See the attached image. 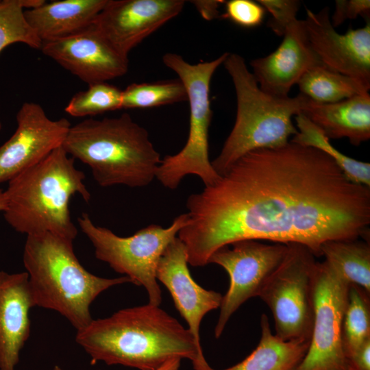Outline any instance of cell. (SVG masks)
Returning a JSON list of instances; mask_svg holds the SVG:
<instances>
[{"label":"cell","instance_id":"7","mask_svg":"<svg viewBox=\"0 0 370 370\" xmlns=\"http://www.w3.org/2000/svg\"><path fill=\"white\" fill-rule=\"evenodd\" d=\"M228 52L213 60L190 64L180 55L166 53L163 63L174 71L184 84L189 103V130L184 147L174 155L165 156L158 166L156 179L166 188L175 190L184 177L198 176L205 186L214 184L221 177L209 158V127L212 117L210 86L217 68Z\"/></svg>","mask_w":370,"mask_h":370},{"label":"cell","instance_id":"19","mask_svg":"<svg viewBox=\"0 0 370 370\" xmlns=\"http://www.w3.org/2000/svg\"><path fill=\"white\" fill-rule=\"evenodd\" d=\"M301 113L330 139L347 138L351 144L359 146L370 138L369 92L331 103L309 99Z\"/></svg>","mask_w":370,"mask_h":370},{"label":"cell","instance_id":"13","mask_svg":"<svg viewBox=\"0 0 370 370\" xmlns=\"http://www.w3.org/2000/svg\"><path fill=\"white\" fill-rule=\"evenodd\" d=\"M184 0H108L94 25L121 55L177 16Z\"/></svg>","mask_w":370,"mask_h":370},{"label":"cell","instance_id":"12","mask_svg":"<svg viewBox=\"0 0 370 370\" xmlns=\"http://www.w3.org/2000/svg\"><path fill=\"white\" fill-rule=\"evenodd\" d=\"M17 127L0 147V183L8 182L62 147L71 126L69 120H52L35 102H24L16 114Z\"/></svg>","mask_w":370,"mask_h":370},{"label":"cell","instance_id":"25","mask_svg":"<svg viewBox=\"0 0 370 370\" xmlns=\"http://www.w3.org/2000/svg\"><path fill=\"white\" fill-rule=\"evenodd\" d=\"M370 294L349 284L342 323V341L347 358L370 340Z\"/></svg>","mask_w":370,"mask_h":370},{"label":"cell","instance_id":"8","mask_svg":"<svg viewBox=\"0 0 370 370\" xmlns=\"http://www.w3.org/2000/svg\"><path fill=\"white\" fill-rule=\"evenodd\" d=\"M77 221L91 242L95 257L129 278L132 283L143 286L147 293L149 304L159 306L162 294L156 278L158 263L169 243L187 224V214L175 217L167 227L151 224L126 237L95 225L85 212Z\"/></svg>","mask_w":370,"mask_h":370},{"label":"cell","instance_id":"34","mask_svg":"<svg viewBox=\"0 0 370 370\" xmlns=\"http://www.w3.org/2000/svg\"><path fill=\"white\" fill-rule=\"evenodd\" d=\"M180 358H173L158 368L157 370H179L181 363Z\"/></svg>","mask_w":370,"mask_h":370},{"label":"cell","instance_id":"35","mask_svg":"<svg viewBox=\"0 0 370 370\" xmlns=\"http://www.w3.org/2000/svg\"><path fill=\"white\" fill-rule=\"evenodd\" d=\"M6 207V201L4 190L0 188V212H3Z\"/></svg>","mask_w":370,"mask_h":370},{"label":"cell","instance_id":"4","mask_svg":"<svg viewBox=\"0 0 370 370\" xmlns=\"http://www.w3.org/2000/svg\"><path fill=\"white\" fill-rule=\"evenodd\" d=\"M62 147L90 167L101 187L147 186L156 178L161 161L147 130L126 113L71 125Z\"/></svg>","mask_w":370,"mask_h":370},{"label":"cell","instance_id":"10","mask_svg":"<svg viewBox=\"0 0 370 370\" xmlns=\"http://www.w3.org/2000/svg\"><path fill=\"white\" fill-rule=\"evenodd\" d=\"M349 287L327 262H317L311 338L304 358L294 370H349L342 341Z\"/></svg>","mask_w":370,"mask_h":370},{"label":"cell","instance_id":"21","mask_svg":"<svg viewBox=\"0 0 370 370\" xmlns=\"http://www.w3.org/2000/svg\"><path fill=\"white\" fill-rule=\"evenodd\" d=\"M261 338L256 348L243 360L223 370H294L304 358L310 341H284L273 334L269 318H260Z\"/></svg>","mask_w":370,"mask_h":370},{"label":"cell","instance_id":"11","mask_svg":"<svg viewBox=\"0 0 370 370\" xmlns=\"http://www.w3.org/2000/svg\"><path fill=\"white\" fill-rule=\"evenodd\" d=\"M214 252L209 263L219 265L227 273L230 284L223 296L214 328L219 338L232 315L249 299L258 297L267 280L283 260L287 245L265 244L256 240H243Z\"/></svg>","mask_w":370,"mask_h":370},{"label":"cell","instance_id":"20","mask_svg":"<svg viewBox=\"0 0 370 370\" xmlns=\"http://www.w3.org/2000/svg\"><path fill=\"white\" fill-rule=\"evenodd\" d=\"M108 0H62L25 10V17L42 42L64 38L92 25Z\"/></svg>","mask_w":370,"mask_h":370},{"label":"cell","instance_id":"26","mask_svg":"<svg viewBox=\"0 0 370 370\" xmlns=\"http://www.w3.org/2000/svg\"><path fill=\"white\" fill-rule=\"evenodd\" d=\"M42 3V0H0V53L16 42L40 49L42 41L28 24L24 11ZM1 129L0 121V131Z\"/></svg>","mask_w":370,"mask_h":370},{"label":"cell","instance_id":"27","mask_svg":"<svg viewBox=\"0 0 370 370\" xmlns=\"http://www.w3.org/2000/svg\"><path fill=\"white\" fill-rule=\"evenodd\" d=\"M187 101L186 88L180 79L133 83L122 90V108H151Z\"/></svg>","mask_w":370,"mask_h":370},{"label":"cell","instance_id":"1","mask_svg":"<svg viewBox=\"0 0 370 370\" xmlns=\"http://www.w3.org/2000/svg\"><path fill=\"white\" fill-rule=\"evenodd\" d=\"M186 206L177 237L193 267L243 240L301 244L320 257L326 241L369 235L370 187L349 180L322 151L290 140L247 153Z\"/></svg>","mask_w":370,"mask_h":370},{"label":"cell","instance_id":"18","mask_svg":"<svg viewBox=\"0 0 370 370\" xmlns=\"http://www.w3.org/2000/svg\"><path fill=\"white\" fill-rule=\"evenodd\" d=\"M27 272L0 271V370H14L30 335L35 307Z\"/></svg>","mask_w":370,"mask_h":370},{"label":"cell","instance_id":"15","mask_svg":"<svg viewBox=\"0 0 370 370\" xmlns=\"http://www.w3.org/2000/svg\"><path fill=\"white\" fill-rule=\"evenodd\" d=\"M306 29L312 49L330 69L356 78L370 87V23L338 33L330 9L314 12L306 8Z\"/></svg>","mask_w":370,"mask_h":370},{"label":"cell","instance_id":"32","mask_svg":"<svg viewBox=\"0 0 370 370\" xmlns=\"http://www.w3.org/2000/svg\"><path fill=\"white\" fill-rule=\"evenodd\" d=\"M347 360L349 370H370V340L351 354Z\"/></svg>","mask_w":370,"mask_h":370},{"label":"cell","instance_id":"17","mask_svg":"<svg viewBox=\"0 0 370 370\" xmlns=\"http://www.w3.org/2000/svg\"><path fill=\"white\" fill-rule=\"evenodd\" d=\"M185 245L177 236L167 246L156 269V278L169 291L175 308L186 321L196 344L201 345L199 328L204 317L210 311L220 308L223 295L206 290L191 277L188 267Z\"/></svg>","mask_w":370,"mask_h":370},{"label":"cell","instance_id":"22","mask_svg":"<svg viewBox=\"0 0 370 370\" xmlns=\"http://www.w3.org/2000/svg\"><path fill=\"white\" fill-rule=\"evenodd\" d=\"M321 256L347 283L370 294V245L357 239L332 240L321 247Z\"/></svg>","mask_w":370,"mask_h":370},{"label":"cell","instance_id":"14","mask_svg":"<svg viewBox=\"0 0 370 370\" xmlns=\"http://www.w3.org/2000/svg\"><path fill=\"white\" fill-rule=\"evenodd\" d=\"M40 50L88 85L121 77L128 57L116 51L94 24L74 34L42 42Z\"/></svg>","mask_w":370,"mask_h":370},{"label":"cell","instance_id":"24","mask_svg":"<svg viewBox=\"0 0 370 370\" xmlns=\"http://www.w3.org/2000/svg\"><path fill=\"white\" fill-rule=\"evenodd\" d=\"M294 118L297 132L290 141L322 151L335 162L349 180L370 187V163L341 153L323 132L303 114L299 113Z\"/></svg>","mask_w":370,"mask_h":370},{"label":"cell","instance_id":"29","mask_svg":"<svg viewBox=\"0 0 370 370\" xmlns=\"http://www.w3.org/2000/svg\"><path fill=\"white\" fill-rule=\"evenodd\" d=\"M271 14L267 25L277 36H282L288 25L297 19L300 2L297 0H258Z\"/></svg>","mask_w":370,"mask_h":370},{"label":"cell","instance_id":"9","mask_svg":"<svg viewBox=\"0 0 370 370\" xmlns=\"http://www.w3.org/2000/svg\"><path fill=\"white\" fill-rule=\"evenodd\" d=\"M286 245L283 260L268 278L258 297L270 309L279 338L310 341L317 261L307 247L297 243Z\"/></svg>","mask_w":370,"mask_h":370},{"label":"cell","instance_id":"36","mask_svg":"<svg viewBox=\"0 0 370 370\" xmlns=\"http://www.w3.org/2000/svg\"><path fill=\"white\" fill-rule=\"evenodd\" d=\"M53 370H63L60 366L58 365H56L54 367H53Z\"/></svg>","mask_w":370,"mask_h":370},{"label":"cell","instance_id":"31","mask_svg":"<svg viewBox=\"0 0 370 370\" xmlns=\"http://www.w3.org/2000/svg\"><path fill=\"white\" fill-rule=\"evenodd\" d=\"M369 11V0H336L331 23L334 27H338L347 19H355L359 16H367Z\"/></svg>","mask_w":370,"mask_h":370},{"label":"cell","instance_id":"33","mask_svg":"<svg viewBox=\"0 0 370 370\" xmlns=\"http://www.w3.org/2000/svg\"><path fill=\"white\" fill-rule=\"evenodd\" d=\"M201 16L207 21L213 20L219 16V8L224 1L220 0H196L191 1Z\"/></svg>","mask_w":370,"mask_h":370},{"label":"cell","instance_id":"6","mask_svg":"<svg viewBox=\"0 0 370 370\" xmlns=\"http://www.w3.org/2000/svg\"><path fill=\"white\" fill-rule=\"evenodd\" d=\"M223 64L235 89L236 116L220 153L211 162L219 175L249 151L288 143L289 137L297 132L292 119L309 101L301 93L293 97H278L265 92L244 58L237 53H228Z\"/></svg>","mask_w":370,"mask_h":370},{"label":"cell","instance_id":"16","mask_svg":"<svg viewBox=\"0 0 370 370\" xmlns=\"http://www.w3.org/2000/svg\"><path fill=\"white\" fill-rule=\"evenodd\" d=\"M282 37L274 51L250 62L260 89L278 97H288L291 88L306 71L323 65L310 43L304 20L294 21Z\"/></svg>","mask_w":370,"mask_h":370},{"label":"cell","instance_id":"28","mask_svg":"<svg viewBox=\"0 0 370 370\" xmlns=\"http://www.w3.org/2000/svg\"><path fill=\"white\" fill-rule=\"evenodd\" d=\"M122 109V90L107 82L88 85L75 94L65 107L71 116L84 117Z\"/></svg>","mask_w":370,"mask_h":370},{"label":"cell","instance_id":"5","mask_svg":"<svg viewBox=\"0 0 370 370\" xmlns=\"http://www.w3.org/2000/svg\"><path fill=\"white\" fill-rule=\"evenodd\" d=\"M73 242L49 232L28 235L23 261L35 306L58 312L77 331L92 321L90 307L100 293L131 282L124 275L105 278L88 271Z\"/></svg>","mask_w":370,"mask_h":370},{"label":"cell","instance_id":"23","mask_svg":"<svg viewBox=\"0 0 370 370\" xmlns=\"http://www.w3.org/2000/svg\"><path fill=\"white\" fill-rule=\"evenodd\" d=\"M297 84L301 95L321 103H335L365 94L370 88L362 82L324 65L306 71Z\"/></svg>","mask_w":370,"mask_h":370},{"label":"cell","instance_id":"2","mask_svg":"<svg viewBox=\"0 0 370 370\" xmlns=\"http://www.w3.org/2000/svg\"><path fill=\"white\" fill-rule=\"evenodd\" d=\"M76 342L91 362L157 370L173 358L188 359L195 370H214L188 328L166 311L148 304L92 319L77 331Z\"/></svg>","mask_w":370,"mask_h":370},{"label":"cell","instance_id":"30","mask_svg":"<svg viewBox=\"0 0 370 370\" xmlns=\"http://www.w3.org/2000/svg\"><path fill=\"white\" fill-rule=\"evenodd\" d=\"M225 3V11L221 17L244 27H254L260 25L266 10L256 1L251 0H230Z\"/></svg>","mask_w":370,"mask_h":370},{"label":"cell","instance_id":"3","mask_svg":"<svg viewBox=\"0 0 370 370\" xmlns=\"http://www.w3.org/2000/svg\"><path fill=\"white\" fill-rule=\"evenodd\" d=\"M85 175L75 159L60 147L8 181L4 190L7 223L27 236L49 232L74 241L77 230L70 213L72 197L88 202Z\"/></svg>","mask_w":370,"mask_h":370}]
</instances>
